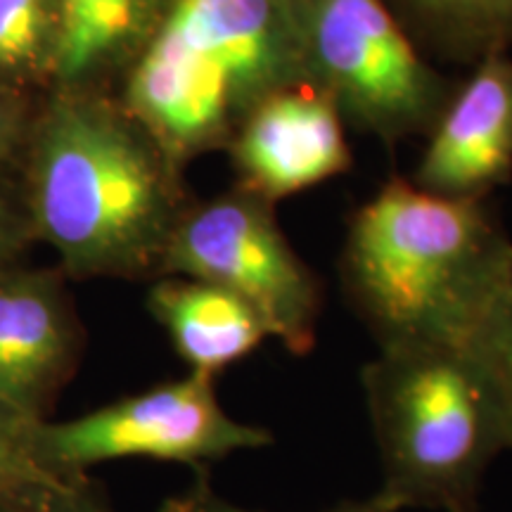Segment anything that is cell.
I'll return each instance as SVG.
<instances>
[{
  "mask_svg": "<svg viewBox=\"0 0 512 512\" xmlns=\"http://www.w3.org/2000/svg\"><path fill=\"white\" fill-rule=\"evenodd\" d=\"M31 233L69 280H152L192 197L183 169L102 88L38 98L15 164Z\"/></svg>",
  "mask_w": 512,
  "mask_h": 512,
  "instance_id": "cell-1",
  "label": "cell"
},
{
  "mask_svg": "<svg viewBox=\"0 0 512 512\" xmlns=\"http://www.w3.org/2000/svg\"><path fill=\"white\" fill-rule=\"evenodd\" d=\"M337 268L377 349H470L512 278V240L486 200L392 178L351 214Z\"/></svg>",
  "mask_w": 512,
  "mask_h": 512,
  "instance_id": "cell-2",
  "label": "cell"
},
{
  "mask_svg": "<svg viewBox=\"0 0 512 512\" xmlns=\"http://www.w3.org/2000/svg\"><path fill=\"white\" fill-rule=\"evenodd\" d=\"M309 81L302 0H169L117 98L185 169L268 95Z\"/></svg>",
  "mask_w": 512,
  "mask_h": 512,
  "instance_id": "cell-3",
  "label": "cell"
},
{
  "mask_svg": "<svg viewBox=\"0 0 512 512\" xmlns=\"http://www.w3.org/2000/svg\"><path fill=\"white\" fill-rule=\"evenodd\" d=\"M382 463L375 491L394 512H479L489 465L508 432L482 366L467 349H380L361 373Z\"/></svg>",
  "mask_w": 512,
  "mask_h": 512,
  "instance_id": "cell-4",
  "label": "cell"
},
{
  "mask_svg": "<svg viewBox=\"0 0 512 512\" xmlns=\"http://www.w3.org/2000/svg\"><path fill=\"white\" fill-rule=\"evenodd\" d=\"M162 275H188L238 294L268 337L294 356L316 347L323 283L287 240L275 204L240 185L190 202L166 249Z\"/></svg>",
  "mask_w": 512,
  "mask_h": 512,
  "instance_id": "cell-5",
  "label": "cell"
},
{
  "mask_svg": "<svg viewBox=\"0 0 512 512\" xmlns=\"http://www.w3.org/2000/svg\"><path fill=\"white\" fill-rule=\"evenodd\" d=\"M302 8L309 81L344 121L384 143L432 131L451 91L384 0H302Z\"/></svg>",
  "mask_w": 512,
  "mask_h": 512,
  "instance_id": "cell-6",
  "label": "cell"
},
{
  "mask_svg": "<svg viewBox=\"0 0 512 512\" xmlns=\"http://www.w3.org/2000/svg\"><path fill=\"white\" fill-rule=\"evenodd\" d=\"M268 444L271 432L235 420L221 406L216 377L192 370L79 418H50L36 427V458L53 477L88 475L95 465L126 458L181 463L200 472Z\"/></svg>",
  "mask_w": 512,
  "mask_h": 512,
  "instance_id": "cell-7",
  "label": "cell"
},
{
  "mask_svg": "<svg viewBox=\"0 0 512 512\" xmlns=\"http://www.w3.org/2000/svg\"><path fill=\"white\" fill-rule=\"evenodd\" d=\"M83 349L86 330L60 266L0 268V399L50 420Z\"/></svg>",
  "mask_w": 512,
  "mask_h": 512,
  "instance_id": "cell-8",
  "label": "cell"
},
{
  "mask_svg": "<svg viewBox=\"0 0 512 512\" xmlns=\"http://www.w3.org/2000/svg\"><path fill=\"white\" fill-rule=\"evenodd\" d=\"M226 152L235 185L273 204L351 169L342 112L311 81L287 86L256 105Z\"/></svg>",
  "mask_w": 512,
  "mask_h": 512,
  "instance_id": "cell-9",
  "label": "cell"
},
{
  "mask_svg": "<svg viewBox=\"0 0 512 512\" xmlns=\"http://www.w3.org/2000/svg\"><path fill=\"white\" fill-rule=\"evenodd\" d=\"M512 178V57L496 50L451 93L413 181L432 195L486 200Z\"/></svg>",
  "mask_w": 512,
  "mask_h": 512,
  "instance_id": "cell-10",
  "label": "cell"
},
{
  "mask_svg": "<svg viewBox=\"0 0 512 512\" xmlns=\"http://www.w3.org/2000/svg\"><path fill=\"white\" fill-rule=\"evenodd\" d=\"M145 306L192 373L216 377L264 344L266 325L226 287L188 275L150 283Z\"/></svg>",
  "mask_w": 512,
  "mask_h": 512,
  "instance_id": "cell-11",
  "label": "cell"
},
{
  "mask_svg": "<svg viewBox=\"0 0 512 512\" xmlns=\"http://www.w3.org/2000/svg\"><path fill=\"white\" fill-rule=\"evenodd\" d=\"M169 0H60L62 34L53 88L110 91L145 48Z\"/></svg>",
  "mask_w": 512,
  "mask_h": 512,
  "instance_id": "cell-12",
  "label": "cell"
},
{
  "mask_svg": "<svg viewBox=\"0 0 512 512\" xmlns=\"http://www.w3.org/2000/svg\"><path fill=\"white\" fill-rule=\"evenodd\" d=\"M60 0H0V86L43 95L55 86Z\"/></svg>",
  "mask_w": 512,
  "mask_h": 512,
  "instance_id": "cell-13",
  "label": "cell"
},
{
  "mask_svg": "<svg viewBox=\"0 0 512 512\" xmlns=\"http://www.w3.org/2000/svg\"><path fill=\"white\" fill-rule=\"evenodd\" d=\"M448 46L486 55L512 46V0H403Z\"/></svg>",
  "mask_w": 512,
  "mask_h": 512,
  "instance_id": "cell-14",
  "label": "cell"
},
{
  "mask_svg": "<svg viewBox=\"0 0 512 512\" xmlns=\"http://www.w3.org/2000/svg\"><path fill=\"white\" fill-rule=\"evenodd\" d=\"M467 351L477 358L494 389L508 432V446L512 448V278Z\"/></svg>",
  "mask_w": 512,
  "mask_h": 512,
  "instance_id": "cell-15",
  "label": "cell"
},
{
  "mask_svg": "<svg viewBox=\"0 0 512 512\" xmlns=\"http://www.w3.org/2000/svg\"><path fill=\"white\" fill-rule=\"evenodd\" d=\"M38 422L0 399V503L31 484L57 479L36 458Z\"/></svg>",
  "mask_w": 512,
  "mask_h": 512,
  "instance_id": "cell-16",
  "label": "cell"
},
{
  "mask_svg": "<svg viewBox=\"0 0 512 512\" xmlns=\"http://www.w3.org/2000/svg\"><path fill=\"white\" fill-rule=\"evenodd\" d=\"M0 512H114V508L100 482L79 475L31 484L5 498Z\"/></svg>",
  "mask_w": 512,
  "mask_h": 512,
  "instance_id": "cell-17",
  "label": "cell"
},
{
  "mask_svg": "<svg viewBox=\"0 0 512 512\" xmlns=\"http://www.w3.org/2000/svg\"><path fill=\"white\" fill-rule=\"evenodd\" d=\"M34 245L15 166H0V268L24 261Z\"/></svg>",
  "mask_w": 512,
  "mask_h": 512,
  "instance_id": "cell-18",
  "label": "cell"
},
{
  "mask_svg": "<svg viewBox=\"0 0 512 512\" xmlns=\"http://www.w3.org/2000/svg\"><path fill=\"white\" fill-rule=\"evenodd\" d=\"M159 512H261V510H249L242 505L230 503L228 498H223L219 491L211 486L209 470L197 472L195 482L188 489H183L181 494L169 496L162 503ZM323 512H394L380 496L373 494L370 498H356V501H342L335 508L323 510Z\"/></svg>",
  "mask_w": 512,
  "mask_h": 512,
  "instance_id": "cell-19",
  "label": "cell"
},
{
  "mask_svg": "<svg viewBox=\"0 0 512 512\" xmlns=\"http://www.w3.org/2000/svg\"><path fill=\"white\" fill-rule=\"evenodd\" d=\"M38 98L0 86V166H15L22 155L31 119H34Z\"/></svg>",
  "mask_w": 512,
  "mask_h": 512,
  "instance_id": "cell-20",
  "label": "cell"
}]
</instances>
